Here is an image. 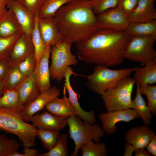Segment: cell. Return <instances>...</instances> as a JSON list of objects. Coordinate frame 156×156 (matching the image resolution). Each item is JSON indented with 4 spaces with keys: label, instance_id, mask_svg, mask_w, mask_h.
<instances>
[{
    "label": "cell",
    "instance_id": "10",
    "mask_svg": "<svg viewBox=\"0 0 156 156\" xmlns=\"http://www.w3.org/2000/svg\"><path fill=\"white\" fill-rule=\"evenodd\" d=\"M135 111L131 108L119 110L107 111L100 114L99 118L102 130L107 135L115 133L116 131V124L120 122H128L138 118Z\"/></svg>",
    "mask_w": 156,
    "mask_h": 156
},
{
    "label": "cell",
    "instance_id": "2",
    "mask_svg": "<svg viewBox=\"0 0 156 156\" xmlns=\"http://www.w3.org/2000/svg\"><path fill=\"white\" fill-rule=\"evenodd\" d=\"M63 41L76 43L100 28L90 0H72L62 6L54 17Z\"/></svg>",
    "mask_w": 156,
    "mask_h": 156
},
{
    "label": "cell",
    "instance_id": "5",
    "mask_svg": "<svg viewBox=\"0 0 156 156\" xmlns=\"http://www.w3.org/2000/svg\"><path fill=\"white\" fill-rule=\"evenodd\" d=\"M82 120L77 115L67 118L70 138L73 141L75 147L71 156L78 155V151L83 144L90 141L100 143L101 138L105 133L99 125L91 124Z\"/></svg>",
    "mask_w": 156,
    "mask_h": 156
},
{
    "label": "cell",
    "instance_id": "31",
    "mask_svg": "<svg viewBox=\"0 0 156 156\" xmlns=\"http://www.w3.org/2000/svg\"><path fill=\"white\" fill-rule=\"evenodd\" d=\"M34 18L35 25L32 34L31 38L34 47L37 64L43 54L46 46L42 39L39 30L37 14L34 15Z\"/></svg>",
    "mask_w": 156,
    "mask_h": 156
},
{
    "label": "cell",
    "instance_id": "36",
    "mask_svg": "<svg viewBox=\"0 0 156 156\" xmlns=\"http://www.w3.org/2000/svg\"><path fill=\"white\" fill-rule=\"evenodd\" d=\"M92 10L97 15L118 7L119 0H90Z\"/></svg>",
    "mask_w": 156,
    "mask_h": 156
},
{
    "label": "cell",
    "instance_id": "39",
    "mask_svg": "<svg viewBox=\"0 0 156 156\" xmlns=\"http://www.w3.org/2000/svg\"><path fill=\"white\" fill-rule=\"evenodd\" d=\"M139 0H119L118 5L128 16L137 6Z\"/></svg>",
    "mask_w": 156,
    "mask_h": 156
},
{
    "label": "cell",
    "instance_id": "47",
    "mask_svg": "<svg viewBox=\"0 0 156 156\" xmlns=\"http://www.w3.org/2000/svg\"><path fill=\"white\" fill-rule=\"evenodd\" d=\"M11 0H0V3L4 4L7 5Z\"/></svg>",
    "mask_w": 156,
    "mask_h": 156
},
{
    "label": "cell",
    "instance_id": "21",
    "mask_svg": "<svg viewBox=\"0 0 156 156\" xmlns=\"http://www.w3.org/2000/svg\"><path fill=\"white\" fill-rule=\"evenodd\" d=\"M46 110L52 115L61 118H68L76 115L74 108L68 98L65 95L49 102L45 106Z\"/></svg>",
    "mask_w": 156,
    "mask_h": 156
},
{
    "label": "cell",
    "instance_id": "34",
    "mask_svg": "<svg viewBox=\"0 0 156 156\" xmlns=\"http://www.w3.org/2000/svg\"><path fill=\"white\" fill-rule=\"evenodd\" d=\"M20 145L16 140L0 135V156H12L18 151Z\"/></svg>",
    "mask_w": 156,
    "mask_h": 156
},
{
    "label": "cell",
    "instance_id": "40",
    "mask_svg": "<svg viewBox=\"0 0 156 156\" xmlns=\"http://www.w3.org/2000/svg\"><path fill=\"white\" fill-rule=\"evenodd\" d=\"M10 66L8 59L0 61V80L4 79Z\"/></svg>",
    "mask_w": 156,
    "mask_h": 156
},
{
    "label": "cell",
    "instance_id": "18",
    "mask_svg": "<svg viewBox=\"0 0 156 156\" xmlns=\"http://www.w3.org/2000/svg\"><path fill=\"white\" fill-rule=\"evenodd\" d=\"M20 101L25 106L33 101L40 94L35 71L26 76L15 88Z\"/></svg>",
    "mask_w": 156,
    "mask_h": 156
},
{
    "label": "cell",
    "instance_id": "13",
    "mask_svg": "<svg viewBox=\"0 0 156 156\" xmlns=\"http://www.w3.org/2000/svg\"><path fill=\"white\" fill-rule=\"evenodd\" d=\"M34 53L31 37L23 33L15 43L8 58L10 65L17 66Z\"/></svg>",
    "mask_w": 156,
    "mask_h": 156
},
{
    "label": "cell",
    "instance_id": "28",
    "mask_svg": "<svg viewBox=\"0 0 156 156\" xmlns=\"http://www.w3.org/2000/svg\"><path fill=\"white\" fill-rule=\"evenodd\" d=\"M19 70L18 66L10 65L3 80L4 91L15 88L26 77Z\"/></svg>",
    "mask_w": 156,
    "mask_h": 156
},
{
    "label": "cell",
    "instance_id": "24",
    "mask_svg": "<svg viewBox=\"0 0 156 156\" xmlns=\"http://www.w3.org/2000/svg\"><path fill=\"white\" fill-rule=\"evenodd\" d=\"M136 95L134 99L132 100L130 108L135 111L144 125L148 126L151 122L152 114L142 96L140 86L136 85Z\"/></svg>",
    "mask_w": 156,
    "mask_h": 156
},
{
    "label": "cell",
    "instance_id": "19",
    "mask_svg": "<svg viewBox=\"0 0 156 156\" xmlns=\"http://www.w3.org/2000/svg\"><path fill=\"white\" fill-rule=\"evenodd\" d=\"M6 7L14 13L23 33L31 37L35 25L34 15L27 11L15 0H11Z\"/></svg>",
    "mask_w": 156,
    "mask_h": 156
},
{
    "label": "cell",
    "instance_id": "49",
    "mask_svg": "<svg viewBox=\"0 0 156 156\" xmlns=\"http://www.w3.org/2000/svg\"><path fill=\"white\" fill-rule=\"evenodd\" d=\"M155 1H156V0H154Z\"/></svg>",
    "mask_w": 156,
    "mask_h": 156
},
{
    "label": "cell",
    "instance_id": "12",
    "mask_svg": "<svg viewBox=\"0 0 156 156\" xmlns=\"http://www.w3.org/2000/svg\"><path fill=\"white\" fill-rule=\"evenodd\" d=\"M74 74L73 70L69 66L65 73L64 88L68 91L69 100L72 105L75 114L83 120L91 124H94L96 121L93 110L86 111L81 107L79 102L77 94L73 89L70 84V78Z\"/></svg>",
    "mask_w": 156,
    "mask_h": 156
},
{
    "label": "cell",
    "instance_id": "17",
    "mask_svg": "<svg viewBox=\"0 0 156 156\" xmlns=\"http://www.w3.org/2000/svg\"><path fill=\"white\" fill-rule=\"evenodd\" d=\"M39 30L46 46L51 47L63 41L54 18L38 19Z\"/></svg>",
    "mask_w": 156,
    "mask_h": 156
},
{
    "label": "cell",
    "instance_id": "3",
    "mask_svg": "<svg viewBox=\"0 0 156 156\" xmlns=\"http://www.w3.org/2000/svg\"><path fill=\"white\" fill-rule=\"evenodd\" d=\"M21 111L0 108V128L6 132L16 135L24 148L35 146L37 128L24 121Z\"/></svg>",
    "mask_w": 156,
    "mask_h": 156
},
{
    "label": "cell",
    "instance_id": "30",
    "mask_svg": "<svg viewBox=\"0 0 156 156\" xmlns=\"http://www.w3.org/2000/svg\"><path fill=\"white\" fill-rule=\"evenodd\" d=\"M80 149L82 156H106L108 153L104 142L96 143L90 141L82 145Z\"/></svg>",
    "mask_w": 156,
    "mask_h": 156
},
{
    "label": "cell",
    "instance_id": "26",
    "mask_svg": "<svg viewBox=\"0 0 156 156\" xmlns=\"http://www.w3.org/2000/svg\"><path fill=\"white\" fill-rule=\"evenodd\" d=\"M72 0H45L37 15L38 19L54 17L57 11L63 5Z\"/></svg>",
    "mask_w": 156,
    "mask_h": 156
},
{
    "label": "cell",
    "instance_id": "29",
    "mask_svg": "<svg viewBox=\"0 0 156 156\" xmlns=\"http://www.w3.org/2000/svg\"><path fill=\"white\" fill-rule=\"evenodd\" d=\"M36 134L43 148L49 151L56 144L60 133L59 131L37 129Z\"/></svg>",
    "mask_w": 156,
    "mask_h": 156
},
{
    "label": "cell",
    "instance_id": "9",
    "mask_svg": "<svg viewBox=\"0 0 156 156\" xmlns=\"http://www.w3.org/2000/svg\"><path fill=\"white\" fill-rule=\"evenodd\" d=\"M100 28L126 31L130 23L128 16L118 6L96 15Z\"/></svg>",
    "mask_w": 156,
    "mask_h": 156
},
{
    "label": "cell",
    "instance_id": "14",
    "mask_svg": "<svg viewBox=\"0 0 156 156\" xmlns=\"http://www.w3.org/2000/svg\"><path fill=\"white\" fill-rule=\"evenodd\" d=\"M67 118L56 116L46 110L33 115L30 122L38 129L60 131L67 125Z\"/></svg>",
    "mask_w": 156,
    "mask_h": 156
},
{
    "label": "cell",
    "instance_id": "45",
    "mask_svg": "<svg viewBox=\"0 0 156 156\" xmlns=\"http://www.w3.org/2000/svg\"><path fill=\"white\" fill-rule=\"evenodd\" d=\"M6 7V5L0 3V20L3 18L7 10Z\"/></svg>",
    "mask_w": 156,
    "mask_h": 156
},
{
    "label": "cell",
    "instance_id": "37",
    "mask_svg": "<svg viewBox=\"0 0 156 156\" xmlns=\"http://www.w3.org/2000/svg\"><path fill=\"white\" fill-rule=\"evenodd\" d=\"M36 65V60L34 53L31 55L20 62L17 66L21 72L27 76L35 71Z\"/></svg>",
    "mask_w": 156,
    "mask_h": 156
},
{
    "label": "cell",
    "instance_id": "6",
    "mask_svg": "<svg viewBox=\"0 0 156 156\" xmlns=\"http://www.w3.org/2000/svg\"><path fill=\"white\" fill-rule=\"evenodd\" d=\"M135 84L133 78L125 77L101 95L107 111L130 108L132 94Z\"/></svg>",
    "mask_w": 156,
    "mask_h": 156
},
{
    "label": "cell",
    "instance_id": "27",
    "mask_svg": "<svg viewBox=\"0 0 156 156\" xmlns=\"http://www.w3.org/2000/svg\"><path fill=\"white\" fill-rule=\"evenodd\" d=\"M24 107L20 101L18 92L15 88L5 91L0 97V108L18 109Z\"/></svg>",
    "mask_w": 156,
    "mask_h": 156
},
{
    "label": "cell",
    "instance_id": "44",
    "mask_svg": "<svg viewBox=\"0 0 156 156\" xmlns=\"http://www.w3.org/2000/svg\"><path fill=\"white\" fill-rule=\"evenodd\" d=\"M135 156H151L145 148H140L135 149L134 152Z\"/></svg>",
    "mask_w": 156,
    "mask_h": 156
},
{
    "label": "cell",
    "instance_id": "46",
    "mask_svg": "<svg viewBox=\"0 0 156 156\" xmlns=\"http://www.w3.org/2000/svg\"><path fill=\"white\" fill-rule=\"evenodd\" d=\"M4 92V84L3 80H0V97Z\"/></svg>",
    "mask_w": 156,
    "mask_h": 156
},
{
    "label": "cell",
    "instance_id": "1",
    "mask_svg": "<svg viewBox=\"0 0 156 156\" xmlns=\"http://www.w3.org/2000/svg\"><path fill=\"white\" fill-rule=\"evenodd\" d=\"M130 36L125 31L100 28L76 43L79 58L84 62L107 67L122 64Z\"/></svg>",
    "mask_w": 156,
    "mask_h": 156
},
{
    "label": "cell",
    "instance_id": "42",
    "mask_svg": "<svg viewBox=\"0 0 156 156\" xmlns=\"http://www.w3.org/2000/svg\"><path fill=\"white\" fill-rule=\"evenodd\" d=\"M146 151L150 154L156 156V135L155 136L145 147Z\"/></svg>",
    "mask_w": 156,
    "mask_h": 156
},
{
    "label": "cell",
    "instance_id": "41",
    "mask_svg": "<svg viewBox=\"0 0 156 156\" xmlns=\"http://www.w3.org/2000/svg\"><path fill=\"white\" fill-rule=\"evenodd\" d=\"M38 150L30 147L24 148L23 153H21L17 151L14 153L12 156H37Z\"/></svg>",
    "mask_w": 156,
    "mask_h": 156
},
{
    "label": "cell",
    "instance_id": "25",
    "mask_svg": "<svg viewBox=\"0 0 156 156\" xmlns=\"http://www.w3.org/2000/svg\"><path fill=\"white\" fill-rule=\"evenodd\" d=\"M125 31L130 36H156V20L144 22H130Z\"/></svg>",
    "mask_w": 156,
    "mask_h": 156
},
{
    "label": "cell",
    "instance_id": "11",
    "mask_svg": "<svg viewBox=\"0 0 156 156\" xmlns=\"http://www.w3.org/2000/svg\"><path fill=\"white\" fill-rule=\"evenodd\" d=\"M60 94V89L55 86L40 92L33 101L24 106L21 113L24 121L30 122V119L33 115L45 108L49 102L58 98Z\"/></svg>",
    "mask_w": 156,
    "mask_h": 156
},
{
    "label": "cell",
    "instance_id": "32",
    "mask_svg": "<svg viewBox=\"0 0 156 156\" xmlns=\"http://www.w3.org/2000/svg\"><path fill=\"white\" fill-rule=\"evenodd\" d=\"M68 136L67 134L60 135L55 146L47 152L38 153L37 156H67Z\"/></svg>",
    "mask_w": 156,
    "mask_h": 156
},
{
    "label": "cell",
    "instance_id": "4",
    "mask_svg": "<svg viewBox=\"0 0 156 156\" xmlns=\"http://www.w3.org/2000/svg\"><path fill=\"white\" fill-rule=\"evenodd\" d=\"M107 67L105 65H96L92 73L86 77L87 87L101 95L115 86L122 79L129 77L136 68L112 70Z\"/></svg>",
    "mask_w": 156,
    "mask_h": 156
},
{
    "label": "cell",
    "instance_id": "38",
    "mask_svg": "<svg viewBox=\"0 0 156 156\" xmlns=\"http://www.w3.org/2000/svg\"><path fill=\"white\" fill-rule=\"evenodd\" d=\"M31 14H37L45 0H15Z\"/></svg>",
    "mask_w": 156,
    "mask_h": 156
},
{
    "label": "cell",
    "instance_id": "35",
    "mask_svg": "<svg viewBox=\"0 0 156 156\" xmlns=\"http://www.w3.org/2000/svg\"><path fill=\"white\" fill-rule=\"evenodd\" d=\"M141 94L145 95L147 98V106L152 114H156V86L146 84L140 86Z\"/></svg>",
    "mask_w": 156,
    "mask_h": 156
},
{
    "label": "cell",
    "instance_id": "15",
    "mask_svg": "<svg viewBox=\"0 0 156 156\" xmlns=\"http://www.w3.org/2000/svg\"><path fill=\"white\" fill-rule=\"evenodd\" d=\"M51 47L46 46L44 52L36 65L35 70L37 84L40 92L49 89L51 87L49 60Z\"/></svg>",
    "mask_w": 156,
    "mask_h": 156
},
{
    "label": "cell",
    "instance_id": "48",
    "mask_svg": "<svg viewBox=\"0 0 156 156\" xmlns=\"http://www.w3.org/2000/svg\"><path fill=\"white\" fill-rule=\"evenodd\" d=\"M1 129L0 128V131H1Z\"/></svg>",
    "mask_w": 156,
    "mask_h": 156
},
{
    "label": "cell",
    "instance_id": "20",
    "mask_svg": "<svg viewBox=\"0 0 156 156\" xmlns=\"http://www.w3.org/2000/svg\"><path fill=\"white\" fill-rule=\"evenodd\" d=\"M154 0H139L135 9L129 16L130 22H144L156 20Z\"/></svg>",
    "mask_w": 156,
    "mask_h": 156
},
{
    "label": "cell",
    "instance_id": "16",
    "mask_svg": "<svg viewBox=\"0 0 156 156\" xmlns=\"http://www.w3.org/2000/svg\"><path fill=\"white\" fill-rule=\"evenodd\" d=\"M155 132L148 125L137 126L129 130L125 135L126 143L132 145L135 149L145 148L153 137Z\"/></svg>",
    "mask_w": 156,
    "mask_h": 156
},
{
    "label": "cell",
    "instance_id": "7",
    "mask_svg": "<svg viewBox=\"0 0 156 156\" xmlns=\"http://www.w3.org/2000/svg\"><path fill=\"white\" fill-rule=\"evenodd\" d=\"M156 36H142L130 37L124 54L125 59L140 63L142 65L156 61L154 44Z\"/></svg>",
    "mask_w": 156,
    "mask_h": 156
},
{
    "label": "cell",
    "instance_id": "33",
    "mask_svg": "<svg viewBox=\"0 0 156 156\" xmlns=\"http://www.w3.org/2000/svg\"><path fill=\"white\" fill-rule=\"evenodd\" d=\"M23 33L6 37H0V61L8 59L15 43Z\"/></svg>",
    "mask_w": 156,
    "mask_h": 156
},
{
    "label": "cell",
    "instance_id": "23",
    "mask_svg": "<svg viewBox=\"0 0 156 156\" xmlns=\"http://www.w3.org/2000/svg\"><path fill=\"white\" fill-rule=\"evenodd\" d=\"M20 32L23 33L15 15L11 10H7L0 20V37L9 36Z\"/></svg>",
    "mask_w": 156,
    "mask_h": 156
},
{
    "label": "cell",
    "instance_id": "22",
    "mask_svg": "<svg viewBox=\"0 0 156 156\" xmlns=\"http://www.w3.org/2000/svg\"><path fill=\"white\" fill-rule=\"evenodd\" d=\"M144 67H136L133 78L136 85H153L156 83V61L146 63Z\"/></svg>",
    "mask_w": 156,
    "mask_h": 156
},
{
    "label": "cell",
    "instance_id": "8",
    "mask_svg": "<svg viewBox=\"0 0 156 156\" xmlns=\"http://www.w3.org/2000/svg\"><path fill=\"white\" fill-rule=\"evenodd\" d=\"M72 44L62 41L51 47V61L49 70L52 79L61 81L67 68L77 64L76 56L71 52Z\"/></svg>",
    "mask_w": 156,
    "mask_h": 156
},
{
    "label": "cell",
    "instance_id": "43",
    "mask_svg": "<svg viewBox=\"0 0 156 156\" xmlns=\"http://www.w3.org/2000/svg\"><path fill=\"white\" fill-rule=\"evenodd\" d=\"M125 151L123 156H131L134 152L135 148L130 144L126 143L125 145Z\"/></svg>",
    "mask_w": 156,
    "mask_h": 156
}]
</instances>
